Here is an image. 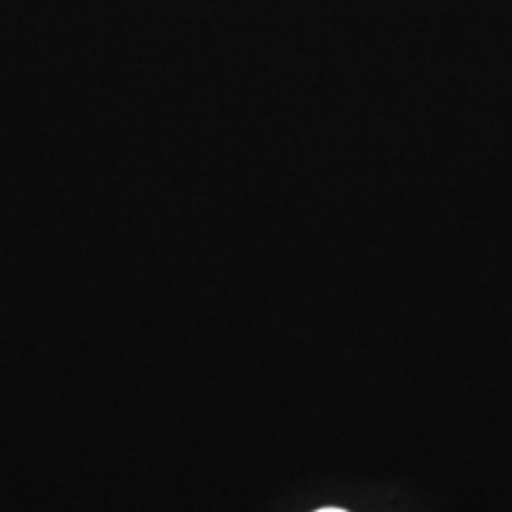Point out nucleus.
<instances>
[{
  "mask_svg": "<svg viewBox=\"0 0 512 512\" xmlns=\"http://www.w3.org/2000/svg\"><path fill=\"white\" fill-rule=\"evenodd\" d=\"M316 512H347V510H342V508H323V510H316Z\"/></svg>",
  "mask_w": 512,
  "mask_h": 512,
  "instance_id": "nucleus-1",
  "label": "nucleus"
}]
</instances>
